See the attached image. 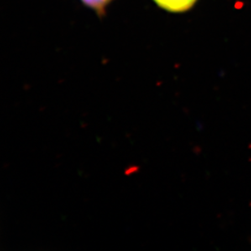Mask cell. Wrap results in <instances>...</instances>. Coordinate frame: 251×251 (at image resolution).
Returning a JSON list of instances; mask_svg holds the SVG:
<instances>
[{
  "mask_svg": "<svg viewBox=\"0 0 251 251\" xmlns=\"http://www.w3.org/2000/svg\"><path fill=\"white\" fill-rule=\"evenodd\" d=\"M159 7L170 12H183L193 7L197 0H153Z\"/></svg>",
  "mask_w": 251,
  "mask_h": 251,
  "instance_id": "cell-1",
  "label": "cell"
},
{
  "mask_svg": "<svg viewBox=\"0 0 251 251\" xmlns=\"http://www.w3.org/2000/svg\"><path fill=\"white\" fill-rule=\"evenodd\" d=\"M89 9L95 12L100 17H104L113 0H81Z\"/></svg>",
  "mask_w": 251,
  "mask_h": 251,
  "instance_id": "cell-2",
  "label": "cell"
},
{
  "mask_svg": "<svg viewBox=\"0 0 251 251\" xmlns=\"http://www.w3.org/2000/svg\"><path fill=\"white\" fill-rule=\"evenodd\" d=\"M136 169H137V168H136L135 167H130V168H128V170H126V175H129V174H132L133 172H135Z\"/></svg>",
  "mask_w": 251,
  "mask_h": 251,
  "instance_id": "cell-3",
  "label": "cell"
}]
</instances>
